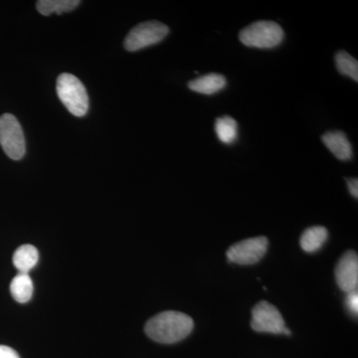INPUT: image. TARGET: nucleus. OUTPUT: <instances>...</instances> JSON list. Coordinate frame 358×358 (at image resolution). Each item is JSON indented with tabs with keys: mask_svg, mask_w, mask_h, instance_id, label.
I'll return each mask as SVG.
<instances>
[{
	"mask_svg": "<svg viewBox=\"0 0 358 358\" xmlns=\"http://www.w3.org/2000/svg\"><path fill=\"white\" fill-rule=\"evenodd\" d=\"M348 189L355 199L358 197V180L357 178H350L348 180Z\"/></svg>",
	"mask_w": 358,
	"mask_h": 358,
	"instance_id": "nucleus-19",
	"label": "nucleus"
},
{
	"mask_svg": "<svg viewBox=\"0 0 358 358\" xmlns=\"http://www.w3.org/2000/svg\"><path fill=\"white\" fill-rule=\"evenodd\" d=\"M268 239L264 236L250 238L232 245L226 256L230 262L239 265H252L258 263L265 256L268 249Z\"/></svg>",
	"mask_w": 358,
	"mask_h": 358,
	"instance_id": "nucleus-7",
	"label": "nucleus"
},
{
	"mask_svg": "<svg viewBox=\"0 0 358 358\" xmlns=\"http://www.w3.org/2000/svg\"><path fill=\"white\" fill-rule=\"evenodd\" d=\"M226 83L227 82L223 75L211 73L192 80L188 83V88L196 93L212 95L225 88Z\"/></svg>",
	"mask_w": 358,
	"mask_h": 358,
	"instance_id": "nucleus-10",
	"label": "nucleus"
},
{
	"mask_svg": "<svg viewBox=\"0 0 358 358\" xmlns=\"http://www.w3.org/2000/svg\"><path fill=\"white\" fill-rule=\"evenodd\" d=\"M169 28L159 21H147L136 25L124 39V48L134 52L159 43L166 38Z\"/></svg>",
	"mask_w": 358,
	"mask_h": 358,
	"instance_id": "nucleus-5",
	"label": "nucleus"
},
{
	"mask_svg": "<svg viewBox=\"0 0 358 358\" xmlns=\"http://www.w3.org/2000/svg\"><path fill=\"white\" fill-rule=\"evenodd\" d=\"M81 2L79 0H39L36 3L37 10L42 15L49 16L51 14H62L70 13Z\"/></svg>",
	"mask_w": 358,
	"mask_h": 358,
	"instance_id": "nucleus-14",
	"label": "nucleus"
},
{
	"mask_svg": "<svg viewBox=\"0 0 358 358\" xmlns=\"http://www.w3.org/2000/svg\"><path fill=\"white\" fill-rule=\"evenodd\" d=\"M239 39L248 47L274 48L281 44L284 39V31L281 26L274 21H257L240 32Z\"/></svg>",
	"mask_w": 358,
	"mask_h": 358,
	"instance_id": "nucleus-3",
	"label": "nucleus"
},
{
	"mask_svg": "<svg viewBox=\"0 0 358 358\" xmlns=\"http://www.w3.org/2000/svg\"><path fill=\"white\" fill-rule=\"evenodd\" d=\"M57 95L71 114L83 117L88 113L89 96L83 83L72 74H61L57 79Z\"/></svg>",
	"mask_w": 358,
	"mask_h": 358,
	"instance_id": "nucleus-2",
	"label": "nucleus"
},
{
	"mask_svg": "<svg viewBox=\"0 0 358 358\" xmlns=\"http://www.w3.org/2000/svg\"><path fill=\"white\" fill-rule=\"evenodd\" d=\"M33 289L34 286L29 274L18 273L10 284V293L14 300L20 303H25L31 300Z\"/></svg>",
	"mask_w": 358,
	"mask_h": 358,
	"instance_id": "nucleus-13",
	"label": "nucleus"
},
{
	"mask_svg": "<svg viewBox=\"0 0 358 358\" xmlns=\"http://www.w3.org/2000/svg\"><path fill=\"white\" fill-rule=\"evenodd\" d=\"M336 279L339 288L345 293L357 291L358 257L355 251H348L339 259L336 268Z\"/></svg>",
	"mask_w": 358,
	"mask_h": 358,
	"instance_id": "nucleus-8",
	"label": "nucleus"
},
{
	"mask_svg": "<svg viewBox=\"0 0 358 358\" xmlns=\"http://www.w3.org/2000/svg\"><path fill=\"white\" fill-rule=\"evenodd\" d=\"M0 145L11 159L20 160L24 157V134L13 115L4 114L0 117Z\"/></svg>",
	"mask_w": 358,
	"mask_h": 358,
	"instance_id": "nucleus-4",
	"label": "nucleus"
},
{
	"mask_svg": "<svg viewBox=\"0 0 358 358\" xmlns=\"http://www.w3.org/2000/svg\"><path fill=\"white\" fill-rule=\"evenodd\" d=\"M38 260V250L29 244L20 246L13 255V265L17 268L18 273L23 274H28L37 265Z\"/></svg>",
	"mask_w": 358,
	"mask_h": 358,
	"instance_id": "nucleus-11",
	"label": "nucleus"
},
{
	"mask_svg": "<svg viewBox=\"0 0 358 358\" xmlns=\"http://www.w3.org/2000/svg\"><path fill=\"white\" fill-rule=\"evenodd\" d=\"M194 322L189 315L183 313H160L145 324V334L157 343L171 345L178 343L192 334Z\"/></svg>",
	"mask_w": 358,
	"mask_h": 358,
	"instance_id": "nucleus-1",
	"label": "nucleus"
},
{
	"mask_svg": "<svg viewBox=\"0 0 358 358\" xmlns=\"http://www.w3.org/2000/svg\"><path fill=\"white\" fill-rule=\"evenodd\" d=\"M322 141L338 159L348 160L352 159V147L343 131H327L322 136Z\"/></svg>",
	"mask_w": 358,
	"mask_h": 358,
	"instance_id": "nucleus-9",
	"label": "nucleus"
},
{
	"mask_svg": "<svg viewBox=\"0 0 358 358\" xmlns=\"http://www.w3.org/2000/svg\"><path fill=\"white\" fill-rule=\"evenodd\" d=\"M215 131L219 140L223 143L229 145L234 143L238 134L237 122L230 115L219 117L215 122Z\"/></svg>",
	"mask_w": 358,
	"mask_h": 358,
	"instance_id": "nucleus-15",
	"label": "nucleus"
},
{
	"mask_svg": "<svg viewBox=\"0 0 358 358\" xmlns=\"http://www.w3.org/2000/svg\"><path fill=\"white\" fill-rule=\"evenodd\" d=\"M336 64L343 75L358 81V62L357 59L350 56L348 52L339 51L336 54Z\"/></svg>",
	"mask_w": 358,
	"mask_h": 358,
	"instance_id": "nucleus-16",
	"label": "nucleus"
},
{
	"mask_svg": "<svg viewBox=\"0 0 358 358\" xmlns=\"http://www.w3.org/2000/svg\"><path fill=\"white\" fill-rule=\"evenodd\" d=\"M251 327L258 333L287 334L291 331L286 327L281 313L275 306L262 301L257 303L252 310Z\"/></svg>",
	"mask_w": 358,
	"mask_h": 358,
	"instance_id": "nucleus-6",
	"label": "nucleus"
},
{
	"mask_svg": "<svg viewBox=\"0 0 358 358\" xmlns=\"http://www.w3.org/2000/svg\"><path fill=\"white\" fill-rule=\"evenodd\" d=\"M329 238V231L322 226L308 228L301 237V246L303 251L313 253L322 248Z\"/></svg>",
	"mask_w": 358,
	"mask_h": 358,
	"instance_id": "nucleus-12",
	"label": "nucleus"
},
{
	"mask_svg": "<svg viewBox=\"0 0 358 358\" xmlns=\"http://www.w3.org/2000/svg\"><path fill=\"white\" fill-rule=\"evenodd\" d=\"M0 358H20L18 353L6 345H0Z\"/></svg>",
	"mask_w": 358,
	"mask_h": 358,
	"instance_id": "nucleus-18",
	"label": "nucleus"
},
{
	"mask_svg": "<svg viewBox=\"0 0 358 358\" xmlns=\"http://www.w3.org/2000/svg\"><path fill=\"white\" fill-rule=\"evenodd\" d=\"M346 307L352 313L357 315L358 312V293L357 292H352V293L348 294L346 296Z\"/></svg>",
	"mask_w": 358,
	"mask_h": 358,
	"instance_id": "nucleus-17",
	"label": "nucleus"
}]
</instances>
